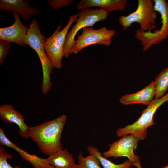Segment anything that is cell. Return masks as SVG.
I'll return each mask as SVG.
<instances>
[{"mask_svg": "<svg viewBox=\"0 0 168 168\" xmlns=\"http://www.w3.org/2000/svg\"><path fill=\"white\" fill-rule=\"evenodd\" d=\"M67 120V115L63 114L39 125L30 126V138L42 153L49 156L63 149L61 135Z\"/></svg>", "mask_w": 168, "mask_h": 168, "instance_id": "cell-1", "label": "cell"}, {"mask_svg": "<svg viewBox=\"0 0 168 168\" xmlns=\"http://www.w3.org/2000/svg\"><path fill=\"white\" fill-rule=\"evenodd\" d=\"M168 102V92L158 99H154L142 112L140 117L133 124L128 125L124 128H119L116 131L119 137L132 134L139 141L145 139L147 137L148 128L155 124L153 121L154 115L158 108L165 102Z\"/></svg>", "mask_w": 168, "mask_h": 168, "instance_id": "cell-2", "label": "cell"}, {"mask_svg": "<svg viewBox=\"0 0 168 168\" xmlns=\"http://www.w3.org/2000/svg\"><path fill=\"white\" fill-rule=\"evenodd\" d=\"M78 17L75 24L66 35L64 47L63 57L68 58L71 54V50L75 43V37L81 29L87 27H93L96 23L106 20L109 12L104 9L85 8L80 10L78 13Z\"/></svg>", "mask_w": 168, "mask_h": 168, "instance_id": "cell-3", "label": "cell"}, {"mask_svg": "<svg viewBox=\"0 0 168 168\" xmlns=\"http://www.w3.org/2000/svg\"><path fill=\"white\" fill-rule=\"evenodd\" d=\"M157 15L154 3L151 0H138L136 10L127 16H121L119 22L124 30H126L133 23H138L142 32L151 31L156 27Z\"/></svg>", "mask_w": 168, "mask_h": 168, "instance_id": "cell-4", "label": "cell"}, {"mask_svg": "<svg viewBox=\"0 0 168 168\" xmlns=\"http://www.w3.org/2000/svg\"><path fill=\"white\" fill-rule=\"evenodd\" d=\"M153 2L155 11L161 15L162 25L159 30L154 32H142L139 29L136 30L135 36L141 42L144 52L168 37V2L165 0H154Z\"/></svg>", "mask_w": 168, "mask_h": 168, "instance_id": "cell-5", "label": "cell"}, {"mask_svg": "<svg viewBox=\"0 0 168 168\" xmlns=\"http://www.w3.org/2000/svg\"><path fill=\"white\" fill-rule=\"evenodd\" d=\"M78 17V13L71 15L67 25L62 30H60L61 24L49 37L46 38L44 45V49L54 68L60 69L62 67V60L63 57L66 36L70 27Z\"/></svg>", "mask_w": 168, "mask_h": 168, "instance_id": "cell-6", "label": "cell"}, {"mask_svg": "<svg viewBox=\"0 0 168 168\" xmlns=\"http://www.w3.org/2000/svg\"><path fill=\"white\" fill-rule=\"evenodd\" d=\"M81 34L78 35L71 50V54H77L83 49L91 45L99 44L106 46L110 45L116 31L108 30L105 27L98 29L87 26L82 29Z\"/></svg>", "mask_w": 168, "mask_h": 168, "instance_id": "cell-7", "label": "cell"}, {"mask_svg": "<svg viewBox=\"0 0 168 168\" xmlns=\"http://www.w3.org/2000/svg\"><path fill=\"white\" fill-rule=\"evenodd\" d=\"M46 38L42 34L37 20L33 19L29 25L26 43L36 52L40 61L44 74L52 73L54 68L46 54L44 44Z\"/></svg>", "mask_w": 168, "mask_h": 168, "instance_id": "cell-8", "label": "cell"}, {"mask_svg": "<svg viewBox=\"0 0 168 168\" xmlns=\"http://www.w3.org/2000/svg\"><path fill=\"white\" fill-rule=\"evenodd\" d=\"M138 139L132 134L125 135L119 140L109 145V148L102 153L105 158L127 157L133 164L140 163V158L134 153L137 146Z\"/></svg>", "mask_w": 168, "mask_h": 168, "instance_id": "cell-9", "label": "cell"}, {"mask_svg": "<svg viewBox=\"0 0 168 168\" xmlns=\"http://www.w3.org/2000/svg\"><path fill=\"white\" fill-rule=\"evenodd\" d=\"M13 13L14 23L10 26L0 28V39L14 43L22 46H27L26 39L28 27L21 21L18 14Z\"/></svg>", "mask_w": 168, "mask_h": 168, "instance_id": "cell-10", "label": "cell"}, {"mask_svg": "<svg viewBox=\"0 0 168 168\" xmlns=\"http://www.w3.org/2000/svg\"><path fill=\"white\" fill-rule=\"evenodd\" d=\"M0 117L6 123L17 125L19 128L18 133L21 137L24 139L30 138V126L26 124L23 116L12 105L9 104L0 105Z\"/></svg>", "mask_w": 168, "mask_h": 168, "instance_id": "cell-11", "label": "cell"}, {"mask_svg": "<svg viewBox=\"0 0 168 168\" xmlns=\"http://www.w3.org/2000/svg\"><path fill=\"white\" fill-rule=\"evenodd\" d=\"M0 9L16 13L27 22L32 16L40 13V11L31 6L26 0H0Z\"/></svg>", "mask_w": 168, "mask_h": 168, "instance_id": "cell-12", "label": "cell"}, {"mask_svg": "<svg viewBox=\"0 0 168 168\" xmlns=\"http://www.w3.org/2000/svg\"><path fill=\"white\" fill-rule=\"evenodd\" d=\"M0 144L15 150L23 159L29 161L34 168H54L48 164L47 159L41 158L35 154H30L19 148L7 138L1 128H0Z\"/></svg>", "mask_w": 168, "mask_h": 168, "instance_id": "cell-13", "label": "cell"}, {"mask_svg": "<svg viewBox=\"0 0 168 168\" xmlns=\"http://www.w3.org/2000/svg\"><path fill=\"white\" fill-rule=\"evenodd\" d=\"M156 92L155 82L152 81L147 86L136 93L122 96L119 101L124 105L141 104L148 106L155 97Z\"/></svg>", "mask_w": 168, "mask_h": 168, "instance_id": "cell-14", "label": "cell"}, {"mask_svg": "<svg viewBox=\"0 0 168 168\" xmlns=\"http://www.w3.org/2000/svg\"><path fill=\"white\" fill-rule=\"evenodd\" d=\"M128 2L127 0H82L77 4L76 7L81 10L90 7H100L109 12L124 10Z\"/></svg>", "mask_w": 168, "mask_h": 168, "instance_id": "cell-15", "label": "cell"}, {"mask_svg": "<svg viewBox=\"0 0 168 168\" xmlns=\"http://www.w3.org/2000/svg\"><path fill=\"white\" fill-rule=\"evenodd\" d=\"M48 164L54 168H78L73 155L65 148L49 156Z\"/></svg>", "mask_w": 168, "mask_h": 168, "instance_id": "cell-16", "label": "cell"}, {"mask_svg": "<svg viewBox=\"0 0 168 168\" xmlns=\"http://www.w3.org/2000/svg\"><path fill=\"white\" fill-rule=\"evenodd\" d=\"M87 149L89 154H92L97 158L103 168H131L134 166L133 163L129 159L120 164H114L104 157L96 147L89 146Z\"/></svg>", "mask_w": 168, "mask_h": 168, "instance_id": "cell-17", "label": "cell"}, {"mask_svg": "<svg viewBox=\"0 0 168 168\" xmlns=\"http://www.w3.org/2000/svg\"><path fill=\"white\" fill-rule=\"evenodd\" d=\"M154 81L156 90L154 98L158 99L164 96L168 90V67L161 71Z\"/></svg>", "mask_w": 168, "mask_h": 168, "instance_id": "cell-18", "label": "cell"}, {"mask_svg": "<svg viewBox=\"0 0 168 168\" xmlns=\"http://www.w3.org/2000/svg\"><path fill=\"white\" fill-rule=\"evenodd\" d=\"M77 163L78 168H101L98 159L91 154L84 157L80 152L77 156Z\"/></svg>", "mask_w": 168, "mask_h": 168, "instance_id": "cell-19", "label": "cell"}, {"mask_svg": "<svg viewBox=\"0 0 168 168\" xmlns=\"http://www.w3.org/2000/svg\"><path fill=\"white\" fill-rule=\"evenodd\" d=\"M12 156L2 147H0V168H19V166L13 167L9 164L7 159H12Z\"/></svg>", "mask_w": 168, "mask_h": 168, "instance_id": "cell-20", "label": "cell"}, {"mask_svg": "<svg viewBox=\"0 0 168 168\" xmlns=\"http://www.w3.org/2000/svg\"><path fill=\"white\" fill-rule=\"evenodd\" d=\"M10 48V42L2 40H0V65L3 64Z\"/></svg>", "mask_w": 168, "mask_h": 168, "instance_id": "cell-21", "label": "cell"}, {"mask_svg": "<svg viewBox=\"0 0 168 168\" xmlns=\"http://www.w3.org/2000/svg\"><path fill=\"white\" fill-rule=\"evenodd\" d=\"M49 4L54 9H58L68 6L73 2V0H49Z\"/></svg>", "mask_w": 168, "mask_h": 168, "instance_id": "cell-22", "label": "cell"}, {"mask_svg": "<svg viewBox=\"0 0 168 168\" xmlns=\"http://www.w3.org/2000/svg\"><path fill=\"white\" fill-rule=\"evenodd\" d=\"M134 166H136L137 168H142L141 166V163H135L134 165ZM162 168H168V164L166 165Z\"/></svg>", "mask_w": 168, "mask_h": 168, "instance_id": "cell-23", "label": "cell"}, {"mask_svg": "<svg viewBox=\"0 0 168 168\" xmlns=\"http://www.w3.org/2000/svg\"><path fill=\"white\" fill-rule=\"evenodd\" d=\"M167 1H168V0Z\"/></svg>", "mask_w": 168, "mask_h": 168, "instance_id": "cell-24", "label": "cell"}]
</instances>
